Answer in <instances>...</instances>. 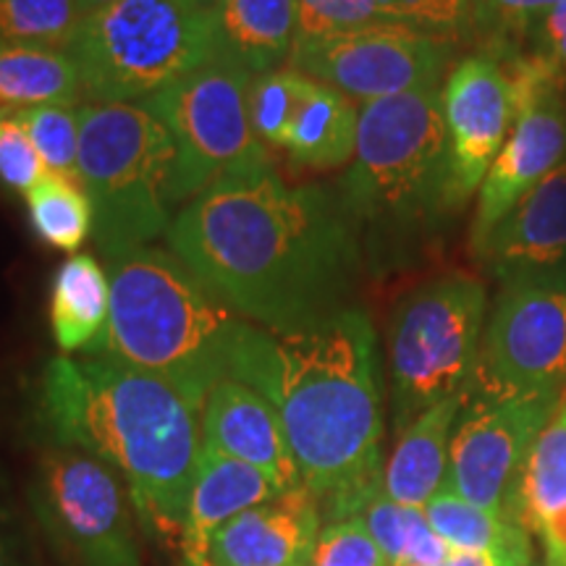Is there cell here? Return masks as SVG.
<instances>
[{
    "label": "cell",
    "mask_w": 566,
    "mask_h": 566,
    "mask_svg": "<svg viewBox=\"0 0 566 566\" xmlns=\"http://www.w3.org/2000/svg\"><path fill=\"white\" fill-rule=\"evenodd\" d=\"M239 380L279 412L323 525L363 512L384 485V399L370 317L346 307L292 334L260 328Z\"/></svg>",
    "instance_id": "7a4b0ae2"
},
{
    "label": "cell",
    "mask_w": 566,
    "mask_h": 566,
    "mask_svg": "<svg viewBox=\"0 0 566 566\" xmlns=\"http://www.w3.org/2000/svg\"><path fill=\"white\" fill-rule=\"evenodd\" d=\"M310 566H391L359 516L325 522Z\"/></svg>",
    "instance_id": "1f68e13d"
},
{
    "label": "cell",
    "mask_w": 566,
    "mask_h": 566,
    "mask_svg": "<svg viewBox=\"0 0 566 566\" xmlns=\"http://www.w3.org/2000/svg\"><path fill=\"white\" fill-rule=\"evenodd\" d=\"M166 239L233 313L271 334L349 307L365 254L336 189L289 187L271 160L189 200Z\"/></svg>",
    "instance_id": "6da1fadb"
},
{
    "label": "cell",
    "mask_w": 566,
    "mask_h": 566,
    "mask_svg": "<svg viewBox=\"0 0 566 566\" xmlns=\"http://www.w3.org/2000/svg\"><path fill=\"white\" fill-rule=\"evenodd\" d=\"M464 394L451 396L441 405L430 407L401 430L394 454L384 467V488L396 504L424 509L449 478V449Z\"/></svg>",
    "instance_id": "ffe728a7"
},
{
    "label": "cell",
    "mask_w": 566,
    "mask_h": 566,
    "mask_svg": "<svg viewBox=\"0 0 566 566\" xmlns=\"http://www.w3.org/2000/svg\"><path fill=\"white\" fill-rule=\"evenodd\" d=\"M87 13L84 0H0V40L69 51Z\"/></svg>",
    "instance_id": "83f0119b"
},
{
    "label": "cell",
    "mask_w": 566,
    "mask_h": 566,
    "mask_svg": "<svg viewBox=\"0 0 566 566\" xmlns=\"http://www.w3.org/2000/svg\"><path fill=\"white\" fill-rule=\"evenodd\" d=\"M45 176V163H42L38 147L32 145L30 134L21 126L17 113L0 116V184L11 192L27 195Z\"/></svg>",
    "instance_id": "d6a6232c"
},
{
    "label": "cell",
    "mask_w": 566,
    "mask_h": 566,
    "mask_svg": "<svg viewBox=\"0 0 566 566\" xmlns=\"http://www.w3.org/2000/svg\"><path fill=\"white\" fill-rule=\"evenodd\" d=\"M384 21L391 19L375 0H296V42L384 24Z\"/></svg>",
    "instance_id": "4dcf8cb0"
},
{
    "label": "cell",
    "mask_w": 566,
    "mask_h": 566,
    "mask_svg": "<svg viewBox=\"0 0 566 566\" xmlns=\"http://www.w3.org/2000/svg\"><path fill=\"white\" fill-rule=\"evenodd\" d=\"M566 506V399L551 415L546 428L535 438L525 475H522V522L535 520Z\"/></svg>",
    "instance_id": "4316f807"
},
{
    "label": "cell",
    "mask_w": 566,
    "mask_h": 566,
    "mask_svg": "<svg viewBox=\"0 0 566 566\" xmlns=\"http://www.w3.org/2000/svg\"><path fill=\"white\" fill-rule=\"evenodd\" d=\"M108 464L53 446L38 464L32 509L69 566H142L132 506Z\"/></svg>",
    "instance_id": "30bf717a"
},
{
    "label": "cell",
    "mask_w": 566,
    "mask_h": 566,
    "mask_svg": "<svg viewBox=\"0 0 566 566\" xmlns=\"http://www.w3.org/2000/svg\"><path fill=\"white\" fill-rule=\"evenodd\" d=\"M84 95L69 51L0 40V105L17 113L34 105H76Z\"/></svg>",
    "instance_id": "cb8c5ba5"
},
{
    "label": "cell",
    "mask_w": 566,
    "mask_h": 566,
    "mask_svg": "<svg viewBox=\"0 0 566 566\" xmlns=\"http://www.w3.org/2000/svg\"><path fill=\"white\" fill-rule=\"evenodd\" d=\"M111 0H84V6H87V11H95L101 9V6H108Z\"/></svg>",
    "instance_id": "b9f144b4"
},
{
    "label": "cell",
    "mask_w": 566,
    "mask_h": 566,
    "mask_svg": "<svg viewBox=\"0 0 566 566\" xmlns=\"http://www.w3.org/2000/svg\"><path fill=\"white\" fill-rule=\"evenodd\" d=\"M357 516L365 522V527L370 530V535L375 537L380 551H384L388 564L399 566L407 543V506L396 504L391 495L386 493V488L380 485L378 491L367 499V504Z\"/></svg>",
    "instance_id": "e575fe53"
},
{
    "label": "cell",
    "mask_w": 566,
    "mask_h": 566,
    "mask_svg": "<svg viewBox=\"0 0 566 566\" xmlns=\"http://www.w3.org/2000/svg\"><path fill=\"white\" fill-rule=\"evenodd\" d=\"M530 533L541 537L548 566H566V506L535 520Z\"/></svg>",
    "instance_id": "8d00e7d4"
},
{
    "label": "cell",
    "mask_w": 566,
    "mask_h": 566,
    "mask_svg": "<svg viewBox=\"0 0 566 566\" xmlns=\"http://www.w3.org/2000/svg\"><path fill=\"white\" fill-rule=\"evenodd\" d=\"M24 200L34 233L55 250L76 252L95 229V210L80 181L48 174Z\"/></svg>",
    "instance_id": "484cf974"
},
{
    "label": "cell",
    "mask_w": 566,
    "mask_h": 566,
    "mask_svg": "<svg viewBox=\"0 0 566 566\" xmlns=\"http://www.w3.org/2000/svg\"><path fill=\"white\" fill-rule=\"evenodd\" d=\"M0 116H11V111H6L3 105H0Z\"/></svg>",
    "instance_id": "ee69618b"
},
{
    "label": "cell",
    "mask_w": 566,
    "mask_h": 566,
    "mask_svg": "<svg viewBox=\"0 0 566 566\" xmlns=\"http://www.w3.org/2000/svg\"><path fill=\"white\" fill-rule=\"evenodd\" d=\"M493 3L514 24H525V21L535 17H548L562 0H493Z\"/></svg>",
    "instance_id": "74e56055"
},
{
    "label": "cell",
    "mask_w": 566,
    "mask_h": 566,
    "mask_svg": "<svg viewBox=\"0 0 566 566\" xmlns=\"http://www.w3.org/2000/svg\"><path fill=\"white\" fill-rule=\"evenodd\" d=\"M0 566H13V562H11V554H9V548H6V541H3V535H0Z\"/></svg>",
    "instance_id": "60d3db41"
},
{
    "label": "cell",
    "mask_w": 566,
    "mask_h": 566,
    "mask_svg": "<svg viewBox=\"0 0 566 566\" xmlns=\"http://www.w3.org/2000/svg\"><path fill=\"white\" fill-rule=\"evenodd\" d=\"M480 260L499 283L566 279V160L499 223Z\"/></svg>",
    "instance_id": "2e32d148"
},
{
    "label": "cell",
    "mask_w": 566,
    "mask_h": 566,
    "mask_svg": "<svg viewBox=\"0 0 566 566\" xmlns=\"http://www.w3.org/2000/svg\"><path fill=\"white\" fill-rule=\"evenodd\" d=\"M451 556L449 543L430 527L422 509L407 506V543L399 566H438Z\"/></svg>",
    "instance_id": "d590c367"
},
{
    "label": "cell",
    "mask_w": 566,
    "mask_h": 566,
    "mask_svg": "<svg viewBox=\"0 0 566 566\" xmlns=\"http://www.w3.org/2000/svg\"><path fill=\"white\" fill-rule=\"evenodd\" d=\"M108 328L84 357L155 375L200 412L221 380H239L260 325L233 313L171 250L139 247L108 258Z\"/></svg>",
    "instance_id": "277c9868"
},
{
    "label": "cell",
    "mask_w": 566,
    "mask_h": 566,
    "mask_svg": "<svg viewBox=\"0 0 566 566\" xmlns=\"http://www.w3.org/2000/svg\"><path fill=\"white\" fill-rule=\"evenodd\" d=\"M464 394L566 396V279L501 283Z\"/></svg>",
    "instance_id": "8fae6325"
},
{
    "label": "cell",
    "mask_w": 566,
    "mask_h": 566,
    "mask_svg": "<svg viewBox=\"0 0 566 566\" xmlns=\"http://www.w3.org/2000/svg\"><path fill=\"white\" fill-rule=\"evenodd\" d=\"M449 61V40L399 21L296 42L289 59L304 76L363 105L438 87Z\"/></svg>",
    "instance_id": "5bb4252c"
},
{
    "label": "cell",
    "mask_w": 566,
    "mask_h": 566,
    "mask_svg": "<svg viewBox=\"0 0 566 566\" xmlns=\"http://www.w3.org/2000/svg\"><path fill=\"white\" fill-rule=\"evenodd\" d=\"M40 422L55 446L108 464L142 527L181 548L202 457V412L155 375L108 357H55L38 388Z\"/></svg>",
    "instance_id": "3957f363"
},
{
    "label": "cell",
    "mask_w": 566,
    "mask_h": 566,
    "mask_svg": "<svg viewBox=\"0 0 566 566\" xmlns=\"http://www.w3.org/2000/svg\"><path fill=\"white\" fill-rule=\"evenodd\" d=\"M202 441L265 472L281 491L304 488L279 412L263 394L242 380L226 378L208 394L202 407Z\"/></svg>",
    "instance_id": "e0dca14e"
},
{
    "label": "cell",
    "mask_w": 566,
    "mask_h": 566,
    "mask_svg": "<svg viewBox=\"0 0 566 566\" xmlns=\"http://www.w3.org/2000/svg\"><path fill=\"white\" fill-rule=\"evenodd\" d=\"M441 108L449 139L454 208L483 187L516 118L512 74L493 55H470L446 76Z\"/></svg>",
    "instance_id": "9a60e30c"
},
{
    "label": "cell",
    "mask_w": 566,
    "mask_h": 566,
    "mask_svg": "<svg viewBox=\"0 0 566 566\" xmlns=\"http://www.w3.org/2000/svg\"><path fill=\"white\" fill-rule=\"evenodd\" d=\"M551 61H554V66L558 69V74H562L566 84V30L551 42Z\"/></svg>",
    "instance_id": "ab89813d"
},
{
    "label": "cell",
    "mask_w": 566,
    "mask_h": 566,
    "mask_svg": "<svg viewBox=\"0 0 566 566\" xmlns=\"http://www.w3.org/2000/svg\"><path fill=\"white\" fill-rule=\"evenodd\" d=\"M391 21L446 38L475 17L478 0H375Z\"/></svg>",
    "instance_id": "836d02e7"
},
{
    "label": "cell",
    "mask_w": 566,
    "mask_h": 566,
    "mask_svg": "<svg viewBox=\"0 0 566 566\" xmlns=\"http://www.w3.org/2000/svg\"><path fill=\"white\" fill-rule=\"evenodd\" d=\"M422 512L430 527L454 551H491L509 556L533 554L530 543L533 533L525 525H512L485 509H478L446 485L424 504Z\"/></svg>",
    "instance_id": "d4e9b609"
},
{
    "label": "cell",
    "mask_w": 566,
    "mask_h": 566,
    "mask_svg": "<svg viewBox=\"0 0 566 566\" xmlns=\"http://www.w3.org/2000/svg\"><path fill=\"white\" fill-rule=\"evenodd\" d=\"M566 399V396H564ZM562 399L464 394L446 488L512 525L522 522V475L535 438Z\"/></svg>",
    "instance_id": "7c38bea8"
},
{
    "label": "cell",
    "mask_w": 566,
    "mask_h": 566,
    "mask_svg": "<svg viewBox=\"0 0 566 566\" xmlns=\"http://www.w3.org/2000/svg\"><path fill=\"white\" fill-rule=\"evenodd\" d=\"M212 19L221 61L260 76L292 59L296 0H223Z\"/></svg>",
    "instance_id": "44dd1931"
},
{
    "label": "cell",
    "mask_w": 566,
    "mask_h": 566,
    "mask_svg": "<svg viewBox=\"0 0 566 566\" xmlns=\"http://www.w3.org/2000/svg\"><path fill=\"white\" fill-rule=\"evenodd\" d=\"M304 74L296 69H275L252 80L250 87V122L254 137L268 147L286 150L289 132L300 103Z\"/></svg>",
    "instance_id": "f546056e"
},
{
    "label": "cell",
    "mask_w": 566,
    "mask_h": 566,
    "mask_svg": "<svg viewBox=\"0 0 566 566\" xmlns=\"http://www.w3.org/2000/svg\"><path fill=\"white\" fill-rule=\"evenodd\" d=\"M509 74L516 87V118L480 187L470 231L478 260L499 223L566 160V84L551 55L516 59Z\"/></svg>",
    "instance_id": "4fadbf2b"
},
{
    "label": "cell",
    "mask_w": 566,
    "mask_h": 566,
    "mask_svg": "<svg viewBox=\"0 0 566 566\" xmlns=\"http://www.w3.org/2000/svg\"><path fill=\"white\" fill-rule=\"evenodd\" d=\"M533 566H548L546 562H533Z\"/></svg>",
    "instance_id": "f6af8a7d"
},
{
    "label": "cell",
    "mask_w": 566,
    "mask_h": 566,
    "mask_svg": "<svg viewBox=\"0 0 566 566\" xmlns=\"http://www.w3.org/2000/svg\"><path fill=\"white\" fill-rule=\"evenodd\" d=\"M111 317L108 271L92 254H74L59 268L51 289L53 338L63 354H90Z\"/></svg>",
    "instance_id": "603a6c76"
},
{
    "label": "cell",
    "mask_w": 566,
    "mask_h": 566,
    "mask_svg": "<svg viewBox=\"0 0 566 566\" xmlns=\"http://www.w3.org/2000/svg\"><path fill=\"white\" fill-rule=\"evenodd\" d=\"M438 566H449V564H438Z\"/></svg>",
    "instance_id": "bcb514c9"
},
{
    "label": "cell",
    "mask_w": 566,
    "mask_h": 566,
    "mask_svg": "<svg viewBox=\"0 0 566 566\" xmlns=\"http://www.w3.org/2000/svg\"><path fill=\"white\" fill-rule=\"evenodd\" d=\"M197 3L205 6V9H216V6H221L223 0H197Z\"/></svg>",
    "instance_id": "7bdbcfd3"
},
{
    "label": "cell",
    "mask_w": 566,
    "mask_h": 566,
    "mask_svg": "<svg viewBox=\"0 0 566 566\" xmlns=\"http://www.w3.org/2000/svg\"><path fill=\"white\" fill-rule=\"evenodd\" d=\"M336 192L367 252L394 260L433 237L457 210L441 87L365 103L352 166Z\"/></svg>",
    "instance_id": "5b68a950"
},
{
    "label": "cell",
    "mask_w": 566,
    "mask_h": 566,
    "mask_svg": "<svg viewBox=\"0 0 566 566\" xmlns=\"http://www.w3.org/2000/svg\"><path fill=\"white\" fill-rule=\"evenodd\" d=\"M359 111L328 84L304 76L286 150L296 163L317 171L342 168L354 158Z\"/></svg>",
    "instance_id": "7402d4cb"
},
{
    "label": "cell",
    "mask_w": 566,
    "mask_h": 566,
    "mask_svg": "<svg viewBox=\"0 0 566 566\" xmlns=\"http://www.w3.org/2000/svg\"><path fill=\"white\" fill-rule=\"evenodd\" d=\"M564 30H566V0H562V3L548 13L546 21H543V38L554 42Z\"/></svg>",
    "instance_id": "f35d334b"
},
{
    "label": "cell",
    "mask_w": 566,
    "mask_h": 566,
    "mask_svg": "<svg viewBox=\"0 0 566 566\" xmlns=\"http://www.w3.org/2000/svg\"><path fill=\"white\" fill-rule=\"evenodd\" d=\"M281 491L265 472L202 443L181 537L184 566H210V543L233 516L265 504Z\"/></svg>",
    "instance_id": "d6986e66"
},
{
    "label": "cell",
    "mask_w": 566,
    "mask_h": 566,
    "mask_svg": "<svg viewBox=\"0 0 566 566\" xmlns=\"http://www.w3.org/2000/svg\"><path fill=\"white\" fill-rule=\"evenodd\" d=\"M250 71L218 59L142 101L171 134L174 208L231 171L268 160L250 122Z\"/></svg>",
    "instance_id": "9c48e42d"
},
{
    "label": "cell",
    "mask_w": 566,
    "mask_h": 566,
    "mask_svg": "<svg viewBox=\"0 0 566 566\" xmlns=\"http://www.w3.org/2000/svg\"><path fill=\"white\" fill-rule=\"evenodd\" d=\"M17 118L38 147L48 174L80 181V108L76 105H34L17 111Z\"/></svg>",
    "instance_id": "f1b7e54d"
},
{
    "label": "cell",
    "mask_w": 566,
    "mask_h": 566,
    "mask_svg": "<svg viewBox=\"0 0 566 566\" xmlns=\"http://www.w3.org/2000/svg\"><path fill=\"white\" fill-rule=\"evenodd\" d=\"M174 142L142 103L80 105V184L105 258L150 247L174 223Z\"/></svg>",
    "instance_id": "8992f818"
},
{
    "label": "cell",
    "mask_w": 566,
    "mask_h": 566,
    "mask_svg": "<svg viewBox=\"0 0 566 566\" xmlns=\"http://www.w3.org/2000/svg\"><path fill=\"white\" fill-rule=\"evenodd\" d=\"M69 55L95 103H142L218 61L216 19L197 0H111L84 17Z\"/></svg>",
    "instance_id": "52a82bcc"
},
{
    "label": "cell",
    "mask_w": 566,
    "mask_h": 566,
    "mask_svg": "<svg viewBox=\"0 0 566 566\" xmlns=\"http://www.w3.org/2000/svg\"><path fill=\"white\" fill-rule=\"evenodd\" d=\"M485 315V286L470 273H446L424 281L396 304L388 325L396 433L407 430L430 407L470 388Z\"/></svg>",
    "instance_id": "ba28073f"
},
{
    "label": "cell",
    "mask_w": 566,
    "mask_h": 566,
    "mask_svg": "<svg viewBox=\"0 0 566 566\" xmlns=\"http://www.w3.org/2000/svg\"><path fill=\"white\" fill-rule=\"evenodd\" d=\"M323 527L317 499L307 488L252 506L210 543V566H310Z\"/></svg>",
    "instance_id": "ac0fdd59"
}]
</instances>
